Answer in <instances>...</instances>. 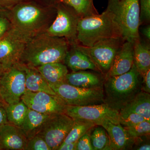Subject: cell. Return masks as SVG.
I'll list each match as a JSON object with an SVG mask.
<instances>
[{
    "label": "cell",
    "instance_id": "obj_1",
    "mask_svg": "<svg viewBox=\"0 0 150 150\" xmlns=\"http://www.w3.org/2000/svg\"><path fill=\"white\" fill-rule=\"evenodd\" d=\"M56 6L44 5L34 0H24L8 11L12 28L30 38L45 32L54 21Z\"/></svg>",
    "mask_w": 150,
    "mask_h": 150
},
{
    "label": "cell",
    "instance_id": "obj_2",
    "mask_svg": "<svg viewBox=\"0 0 150 150\" xmlns=\"http://www.w3.org/2000/svg\"><path fill=\"white\" fill-rule=\"evenodd\" d=\"M64 38L49 35L45 32L30 38L19 63L37 68L48 63L64 62L70 47Z\"/></svg>",
    "mask_w": 150,
    "mask_h": 150
},
{
    "label": "cell",
    "instance_id": "obj_3",
    "mask_svg": "<svg viewBox=\"0 0 150 150\" xmlns=\"http://www.w3.org/2000/svg\"><path fill=\"white\" fill-rule=\"evenodd\" d=\"M116 38H123V30L115 12L109 3L105 10L100 14L81 18L79 21L78 44L91 47L101 40Z\"/></svg>",
    "mask_w": 150,
    "mask_h": 150
},
{
    "label": "cell",
    "instance_id": "obj_4",
    "mask_svg": "<svg viewBox=\"0 0 150 150\" xmlns=\"http://www.w3.org/2000/svg\"><path fill=\"white\" fill-rule=\"evenodd\" d=\"M142 75L135 65L123 74L105 77L104 103L120 111L142 91Z\"/></svg>",
    "mask_w": 150,
    "mask_h": 150
},
{
    "label": "cell",
    "instance_id": "obj_5",
    "mask_svg": "<svg viewBox=\"0 0 150 150\" xmlns=\"http://www.w3.org/2000/svg\"><path fill=\"white\" fill-rule=\"evenodd\" d=\"M118 19L126 41L134 43L140 37L139 0H108Z\"/></svg>",
    "mask_w": 150,
    "mask_h": 150
},
{
    "label": "cell",
    "instance_id": "obj_6",
    "mask_svg": "<svg viewBox=\"0 0 150 150\" xmlns=\"http://www.w3.org/2000/svg\"><path fill=\"white\" fill-rule=\"evenodd\" d=\"M125 40L122 38L101 40L91 47L75 44L80 51L87 55L99 71L105 76L109 71L116 54Z\"/></svg>",
    "mask_w": 150,
    "mask_h": 150
},
{
    "label": "cell",
    "instance_id": "obj_7",
    "mask_svg": "<svg viewBox=\"0 0 150 150\" xmlns=\"http://www.w3.org/2000/svg\"><path fill=\"white\" fill-rule=\"evenodd\" d=\"M49 85L67 105L85 106L104 103L103 89L77 87L64 82Z\"/></svg>",
    "mask_w": 150,
    "mask_h": 150
},
{
    "label": "cell",
    "instance_id": "obj_8",
    "mask_svg": "<svg viewBox=\"0 0 150 150\" xmlns=\"http://www.w3.org/2000/svg\"><path fill=\"white\" fill-rule=\"evenodd\" d=\"M56 7V18L46 32L51 36L65 38L70 45L77 44L78 23L81 18L72 8L62 2Z\"/></svg>",
    "mask_w": 150,
    "mask_h": 150
},
{
    "label": "cell",
    "instance_id": "obj_9",
    "mask_svg": "<svg viewBox=\"0 0 150 150\" xmlns=\"http://www.w3.org/2000/svg\"><path fill=\"white\" fill-rule=\"evenodd\" d=\"M26 90L25 73L19 63L6 70L0 76V98L4 104L19 102Z\"/></svg>",
    "mask_w": 150,
    "mask_h": 150
},
{
    "label": "cell",
    "instance_id": "obj_10",
    "mask_svg": "<svg viewBox=\"0 0 150 150\" xmlns=\"http://www.w3.org/2000/svg\"><path fill=\"white\" fill-rule=\"evenodd\" d=\"M74 119L64 112L50 114L37 134L45 140L51 150H57L74 125Z\"/></svg>",
    "mask_w": 150,
    "mask_h": 150
},
{
    "label": "cell",
    "instance_id": "obj_11",
    "mask_svg": "<svg viewBox=\"0 0 150 150\" xmlns=\"http://www.w3.org/2000/svg\"><path fill=\"white\" fill-rule=\"evenodd\" d=\"M29 38L13 28L0 38V65L5 69L19 63Z\"/></svg>",
    "mask_w": 150,
    "mask_h": 150
},
{
    "label": "cell",
    "instance_id": "obj_12",
    "mask_svg": "<svg viewBox=\"0 0 150 150\" xmlns=\"http://www.w3.org/2000/svg\"><path fill=\"white\" fill-rule=\"evenodd\" d=\"M64 112L74 120L84 119L97 126L105 119L113 123H119V111L105 103L85 106L67 105Z\"/></svg>",
    "mask_w": 150,
    "mask_h": 150
},
{
    "label": "cell",
    "instance_id": "obj_13",
    "mask_svg": "<svg viewBox=\"0 0 150 150\" xmlns=\"http://www.w3.org/2000/svg\"><path fill=\"white\" fill-rule=\"evenodd\" d=\"M21 100L28 108L43 114L63 112L67 105L57 95L43 92H33L26 90Z\"/></svg>",
    "mask_w": 150,
    "mask_h": 150
},
{
    "label": "cell",
    "instance_id": "obj_14",
    "mask_svg": "<svg viewBox=\"0 0 150 150\" xmlns=\"http://www.w3.org/2000/svg\"><path fill=\"white\" fill-rule=\"evenodd\" d=\"M27 142L20 127L8 123L0 126V150H25Z\"/></svg>",
    "mask_w": 150,
    "mask_h": 150
},
{
    "label": "cell",
    "instance_id": "obj_15",
    "mask_svg": "<svg viewBox=\"0 0 150 150\" xmlns=\"http://www.w3.org/2000/svg\"><path fill=\"white\" fill-rule=\"evenodd\" d=\"M100 126H102L107 132L112 150L132 149L134 139L130 137L126 129L120 123H113L110 120L105 119L101 121Z\"/></svg>",
    "mask_w": 150,
    "mask_h": 150
},
{
    "label": "cell",
    "instance_id": "obj_16",
    "mask_svg": "<svg viewBox=\"0 0 150 150\" xmlns=\"http://www.w3.org/2000/svg\"><path fill=\"white\" fill-rule=\"evenodd\" d=\"M134 64V43L125 40L115 55L109 71L105 77L128 72Z\"/></svg>",
    "mask_w": 150,
    "mask_h": 150
},
{
    "label": "cell",
    "instance_id": "obj_17",
    "mask_svg": "<svg viewBox=\"0 0 150 150\" xmlns=\"http://www.w3.org/2000/svg\"><path fill=\"white\" fill-rule=\"evenodd\" d=\"M105 76L98 72L81 71L68 73L64 82L77 87L86 88H103Z\"/></svg>",
    "mask_w": 150,
    "mask_h": 150
},
{
    "label": "cell",
    "instance_id": "obj_18",
    "mask_svg": "<svg viewBox=\"0 0 150 150\" xmlns=\"http://www.w3.org/2000/svg\"><path fill=\"white\" fill-rule=\"evenodd\" d=\"M64 63L72 72L90 70L99 72L88 56L79 50L75 44L70 45Z\"/></svg>",
    "mask_w": 150,
    "mask_h": 150
},
{
    "label": "cell",
    "instance_id": "obj_19",
    "mask_svg": "<svg viewBox=\"0 0 150 150\" xmlns=\"http://www.w3.org/2000/svg\"><path fill=\"white\" fill-rule=\"evenodd\" d=\"M21 65L25 73V86L27 90L33 92H43L56 95L47 81L36 68Z\"/></svg>",
    "mask_w": 150,
    "mask_h": 150
},
{
    "label": "cell",
    "instance_id": "obj_20",
    "mask_svg": "<svg viewBox=\"0 0 150 150\" xmlns=\"http://www.w3.org/2000/svg\"><path fill=\"white\" fill-rule=\"evenodd\" d=\"M49 115L28 108L20 127L28 140L37 135Z\"/></svg>",
    "mask_w": 150,
    "mask_h": 150
},
{
    "label": "cell",
    "instance_id": "obj_21",
    "mask_svg": "<svg viewBox=\"0 0 150 150\" xmlns=\"http://www.w3.org/2000/svg\"><path fill=\"white\" fill-rule=\"evenodd\" d=\"M36 68L49 84L64 82L69 73L68 68L62 62L48 63Z\"/></svg>",
    "mask_w": 150,
    "mask_h": 150
},
{
    "label": "cell",
    "instance_id": "obj_22",
    "mask_svg": "<svg viewBox=\"0 0 150 150\" xmlns=\"http://www.w3.org/2000/svg\"><path fill=\"white\" fill-rule=\"evenodd\" d=\"M134 112L142 116L150 122V94L141 91L124 108L120 113Z\"/></svg>",
    "mask_w": 150,
    "mask_h": 150
},
{
    "label": "cell",
    "instance_id": "obj_23",
    "mask_svg": "<svg viewBox=\"0 0 150 150\" xmlns=\"http://www.w3.org/2000/svg\"><path fill=\"white\" fill-rule=\"evenodd\" d=\"M134 64L142 75L150 69L149 45L140 37L134 43Z\"/></svg>",
    "mask_w": 150,
    "mask_h": 150
},
{
    "label": "cell",
    "instance_id": "obj_24",
    "mask_svg": "<svg viewBox=\"0 0 150 150\" xmlns=\"http://www.w3.org/2000/svg\"><path fill=\"white\" fill-rule=\"evenodd\" d=\"M8 123L20 128L24 121L28 108L22 100L12 104H5Z\"/></svg>",
    "mask_w": 150,
    "mask_h": 150
},
{
    "label": "cell",
    "instance_id": "obj_25",
    "mask_svg": "<svg viewBox=\"0 0 150 150\" xmlns=\"http://www.w3.org/2000/svg\"><path fill=\"white\" fill-rule=\"evenodd\" d=\"M74 121L72 127L62 144L76 142L84 134L97 126L93 122L84 119H75Z\"/></svg>",
    "mask_w": 150,
    "mask_h": 150
},
{
    "label": "cell",
    "instance_id": "obj_26",
    "mask_svg": "<svg viewBox=\"0 0 150 150\" xmlns=\"http://www.w3.org/2000/svg\"><path fill=\"white\" fill-rule=\"evenodd\" d=\"M96 126L92 129L91 133V142L93 150H112L107 132L102 126Z\"/></svg>",
    "mask_w": 150,
    "mask_h": 150
},
{
    "label": "cell",
    "instance_id": "obj_27",
    "mask_svg": "<svg viewBox=\"0 0 150 150\" xmlns=\"http://www.w3.org/2000/svg\"><path fill=\"white\" fill-rule=\"evenodd\" d=\"M62 2L72 8L81 18L98 13L93 0H63Z\"/></svg>",
    "mask_w": 150,
    "mask_h": 150
},
{
    "label": "cell",
    "instance_id": "obj_28",
    "mask_svg": "<svg viewBox=\"0 0 150 150\" xmlns=\"http://www.w3.org/2000/svg\"><path fill=\"white\" fill-rule=\"evenodd\" d=\"M124 128L130 137L134 139L143 136H150V122L149 121H142L134 126Z\"/></svg>",
    "mask_w": 150,
    "mask_h": 150
},
{
    "label": "cell",
    "instance_id": "obj_29",
    "mask_svg": "<svg viewBox=\"0 0 150 150\" xmlns=\"http://www.w3.org/2000/svg\"><path fill=\"white\" fill-rule=\"evenodd\" d=\"M119 123L124 127L134 126L136 124L145 121L142 116L134 112H119Z\"/></svg>",
    "mask_w": 150,
    "mask_h": 150
},
{
    "label": "cell",
    "instance_id": "obj_30",
    "mask_svg": "<svg viewBox=\"0 0 150 150\" xmlns=\"http://www.w3.org/2000/svg\"><path fill=\"white\" fill-rule=\"evenodd\" d=\"M25 150H51L45 140L36 135L28 140Z\"/></svg>",
    "mask_w": 150,
    "mask_h": 150
},
{
    "label": "cell",
    "instance_id": "obj_31",
    "mask_svg": "<svg viewBox=\"0 0 150 150\" xmlns=\"http://www.w3.org/2000/svg\"><path fill=\"white\" fill-rule=\"evenodd\" d=\"M140 5V25L149 23L150 21V0H139Z\"/></svg>",
    "mask_w": 150,
    "mask_h": 150
},
{
    "label": "cell",
    "instance_id": "obj_32",
    "mask_svg": "<svg viewBox=\"0 0 150 150\" xmlns=\"http://www.w3.org/2000/svg\"><path fill=\"white\" fill-rule=\"evenodd\" d=\"M92 129L84 134L76 142V150H93L90 139Z\"/></svg>",
    "mask_w": 150,
    "mask_h": 150
},
{
    "label": "cell",
    "instance_id": "obj_33",
    "mask_svg": "<svg viewBox=\"0 0 150 150\" xmlns=\"http://www.w3.org/2000/svg\"><path fill=\"white\" fill-rule=\"evenodd\" d=\"M12 28L11 24L7 16H0V38Z\"/></svg>",
    "mask_w": 150,
    "mask_h": 150
},
{
    "label": "cell",
    "instance_id": "obj_34",
    "mask_svg": "<svg viewBox=\"0 0 150 150\" xmlns=\"http://www.w3.org/2000/svg\"><path fill=\"white\" fill-rule=\"evenodd\" d=\"M142 91L150 93V69L142 75Z\"/></svg>",
    "mask_w": 150,
    "mask_h": 150
},
{
    "label": "cell",
    "instance_id": "obj_35",
    "mask_svg": "<svg viewBox=\"0 0 150 150\" xmlns=\"http://www.w3.org/2000/svg\"><path fill=\"white\" fill-rule=\"evenodd\" d=\"M24 0H0V8L9 10Z\"/></svg>",
    "mask_w": 150,
    "mask_h": 150
},
{
    "label": "cell",
    "instance_id": "obj_36",
    "mask_svg": "<svg viewBox=\"0 0 150 150\" xmlns=\"http://www.w3.org/2000/svg\"><path fill=\"white\" fill-rule=\"evenodd\" d=\"M8 123L7 119L5 104L0 100V126Z\"/></svg>",
    "mask_w": 150,
    "mask_h": 150
},
{
    "label": "cell",
    "instance_id": "obj_37",
    "mask_svg": "<svg viewBox=\"0 0 150 150\" xmlns=\"http://www.w3.org/2000/svg\"><path fill=\"white\" fill-rule=\"evenodd\" d=\"M76 142L62 144L58 148L57 150H76Z\"/></svg>",
    "mask_w": 150,
    "mask_h": 150
},
{
    "label": "cell",
    "instance_id": "obj_38",
    "mask_svg": "<svg viewBox=\"0 0 150 150\" xmlns=\"http://www.w3.org/2000/svg\"><path fill=\"white\" fill-rule=\"evenodd\" d=\"M34 1L44 5L55 6L57 4L62 2L63 0H34Z\"/></svg>",
    "mask_w": 150,
    "mask_h": 150
},
{
    "label": "cell",
    "instance_id": "obj_39",
    "mask_svg": "<svg viewBox=\"0 0 150 150\" xmlns=\"http://www.w3.org/2000/svg\"><path fill=\"white\" fill-rule=\"evenodd\" d=\"M141 33L145 38L149 42L150 40V25H148L141 29Z\"/></svg>",
    "mask_w": 150,
    "mask_h": 150
},
{
    "label": "cell",
    "instance_id": "obj_40",
    "mask_svg": "<svg viewBox=\"0 0 150 150\" xmlns=\"http://www.w3.org/2000/svg\"><path fill=\"white\" fill-rule=\"evenodd\" d=\"M8 11V10L0 8V16H7Z\"/></svg>",
    "mask_w": 150,
    "mask_h": 150
},
{
    "label": "cell",
    "instance_id": "obj_41",
    "mask_svg": "<svg viewBox=\"0 0 150 150\" xmlns=\"http://www.w3.org/2000/svg\"><path fill=\"white\" fill-rule=\"evenodd\" d=\"M5 71H6V70L1 66L0 65V76H1L3 73Z\"/></svg>",
    "mask_w": 150,
    "mask_h": 150
},
{
    "label": "cell",
    "instance_id": "obj_42",
    "mask_svg": "<svg viewBox=\"0 0 150 150\" xmlns=\"http://www.w3.org/2000/svg\"><path fill=\"white\" fill-rule=\"evenodd\" d=\"M0 100H1V98H0Z\"/></svg>",
    "mask_w": 150,
    "mask_h": 150
}]
</instances>
